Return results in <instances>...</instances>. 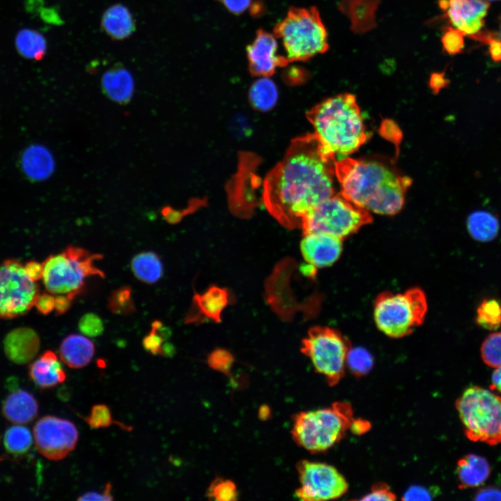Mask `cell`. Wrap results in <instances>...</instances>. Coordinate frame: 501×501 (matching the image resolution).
Segmentation results:
<instances>
[{
  "label": "cell",
  "instance_id": "6da1fadb",
  "mask_svg": "<svg viewBox=\"0 0 501 501\" xmlns=\"http://www.w3.org/2000/svg\"><path fill=\"white\" fill-rule=\"evenodd\" d=\"M335 155L317 134H308L292 140L267 175L263 201L283 226L300 228L310 209L335 193Z\"/></svg>",
  "mask_w": 501,
  "mask_h": 501
},
{
  "label": "cell",
  "instance_id": "7a4b0ae2",
  "mask_svg": "<svg viewBox=\"0 0 501 501\" xmlns=\"http://www.w3.org/2000/svg\"><path fill=\"white\" fill-rule=\"evenodd\" d=\"M335 177L347 199L368 212L385 215L402 208L412 181L383 161L349 157L336 161Z\"/></svg>",
  "mask_w": 501,
  "mask_h": 501
},
{
  "label": "cell",
  "instance_id": "3957f363",
  "mask_svg": "<svg viewBox=\"0 0 501 501\" xmlns=\"http://www.w3.org/2000/svg\"><path fill=\"white\" fill-rule=\"evenodd\" d=\"M315 134L335 154L348 155L367 140L360 109L349 93L328 98L307 113Z\"/></svg>",
  "mask_w": 501,
  "mask_h": 501
},
{
  "label": "cell",
  "instance_id": "277c9868",
  "mask_svg": "<svg viewBox=\"0 0 501 501\" xmlns=\"http://www.w3.org/2000/svg\"><path fill=\"white\" fill-rule=\"evenodd\" d=\"M352 419L351 405L337 401L328 408L296 413L292 436L298 445L311 453L322 452L343 438Z\"/></svg>",
  "mask_w": 501,
  "mask_h": 501
},
{
  "label": "cell",
  "instance_id": "5b68a950",
  "mask_svg": "<svg viewBox=\"0 0 501 501\" xmlns=\"http://www.w3.org/2000/svg\"><path fill=\"white\" fill-rule=\"evenodd\" d=\"M273 31L289 62L307 61L328 49L327 31L315 7L291 8Z\"/></svg>",
  "mask_w": 501,
  "mask_h": 501
},
{
  "label": "cell",
  "instance_id": "8992f818",
  "mask_svg": "<svg viewBox=\"0 0 501 501\" xmlns=\"http://www.w3.org/2000/svg\"><path fill=\"white\" fill-rule=\"evenodd\" d=\"M102 255L75 246L62 253L49 255L42 263L43 283L53 294H66L72 299L84 289L86 280L94 276L104 278L95 264Z\"/></svg>",
  "mask_w": 501,
  "mask_h": 501
},
{
  "label": "cell",
  "instance_id": "52a82bcc",
  "mask_svg": "<svg viewBox=\"0 0 501 501\" xmlns=\"http://www.w3.org/2000/svg\"><path fill=\"white\" fill-rule=\"evenodd\" d=\"M427 311L424 292L418 287L402 293L383 292L374 302V320L378 329L392 338L410 335L421 325Z\"/></svg>",
  "mask_w": 501,
  "mask_h": 501
},
{
  "label": "cell",
  "instance_id": "ba28073f",
  "mask_svg": "<svg viewBox=\"0 0 501 501\" xmlns=\"http://www.w3.org/2000/svg\"><path fill=\"white\" fill-rule=\"evenodd\" d=\"M372 221V216L367 209L340 192L310 209L303 216L300 228L304 234L322 233L343 240Z\"/></svg>",
  "mask_w": 501,
  "mask_h": 501
},
{
  "label": "cell",
  "instance_id": "9c48e42d",
  "mask_svg": "<svg viewBox=\"0 0 501 501\" xmlns=\"http://www.w3.org/2000/svg\"><path fill=\"white\" fill-rule=\"evenodd\" d=\"M466 436L494 445L501 443V398L479 386L466 389L456 401Z\"/></svg>",
  "mask_w": 501,
  "mask_h": 501
},
{
  "label": "cell",
  "instance_id": "30bf717a",
  "mask_svg": "<svg viewBox=\"0 0 501 501\" xmlns=\"http://www.w3.org/2000/svg\"><path fill=\"white\" fill-rule=\"evenodd\" d=\"M350 349L349 340L338 331L319 326L308 331L301 348L315 371L324 376L330 386L337 385L344 376Z\"/></svg>",
  "mask_w": 501,
  "mask_h": 501
},
{
  "label": "cell",
  "instance_id": "8fae6325",
  "mask_svg": "<svg viewBox=\"0 0 501 501\" xmlns=\"http://www.w3.org/2000/svg\"><path fill=\"white\" fill-rule=\"evenodd\" d=\"M40 294L24 266L10 259L0 264V318L11 319L26 313Z\"/></svg>",
  "mask_w": 501,
  "mask_h": 501
},
{
  "label": "cell",
  "instance_id": "7c38bea8",
  "mask_svg": "<svg viewBox=\"0 0 501 501\" xmlns=\"http://www.w3.org/2000/svg\"><path fill=\"white\" fill-rule=\"evenodd\" d=\"M300 486L295 496L304 501H321L340 498L348 491L344 476L326 463L301 460L296 464Z\"/></svg>",
  "mask_w": 501,
  "mask_h": 501
},
{
  "label": "cell",
  "instance_id": "4fadbf2b",
  "mask_svg": "<svg viewBox=\"0 0 501 501\" xmlns=\"http://www.w3.org/2000/svg\"><path fill=\"white\" fill-rule=\"evenodd\" d=\"M33 436L41 455L49 460L59 461L74 450L79 440V431L71 421L47 415L35 423Z\"/></svg>",
  "mask_w": 501,
  "mask_h": 501
},
{
  "label": "cell",
  "instance_id": "5bb4252c",
  "mask_svg": "<svg viewBox=\"0 0 501 501\" xmlns=\"http://www.w3.org/2000/svg\"><path fill=\"white\" fill-rule=\"evenodd\" d=\"M248 67L252 74L260 77L272 75L277 67L289 63L287 58L278 52L275 35L258 30L253 42L246 48Z\"/></svg>",
  "mask_w": 501,
  "mask_h": 501
},
{
  "label": "cell",
  "instance_id": "9a60e30c",
  "mask_svg": "<svg viewBox=\"0 0 501 501\" xmlns=\"http://www.w3.org/2000/svg\"><path fill=\"white\" fill-rule=\"evenodd\" d=\"M489 6L484 0L440 1V7L446 11L453 26L469 36L479 33L483 27Z\"/></svg>",
  "mask_w": 501,
  "mask_h": 501
},
{
  "label": "cell",
  "instance_id": "2e32d148",
  "mask_svg": "<svg viewBox=\"0 0 501 501\" xmlns=\"http://www.w3.org/2000/svg\"><path fill=\"white\" fill-rule=\"evenodd\" d=\"M301 251L305 260L315 268L332 265L342 251V240L322 233L304 234Z\"/></svg>",
  "mask_w": 501,
  "mask_h": 501
},
{
  "label": "cell",
  "instance_id": "e0dca14e",
  "mask_svg": "<svg viewBox=\"0 0 501 501\" xmlns=\"http://www.w3.org/2000/svg\"><path fill=\"white\" fill-rule=\"evenodd\" d=\"M40 340L32 328L20 327L10 331L3 340L6 357L13 363L24 365L31 362L40 349Z\"/></svg>",
  "mask_w": 501,
  "mask_h": 501
},
{
  "label": "cell",
  "instance_id": "ac0fdd59",
  "mask_svg": "<svg viewBox=\"0 0 501 501\" xmlns=\"http://www.w3.org/2000/svg\"><path fill=\"white\" fill-rule=\"evenodd\" d=\"M228 303V293L226 289L211 287L203 294H196L193 296V308L186 321L191 323L198 317L210 319L216 322L221 321V315Z\"/></svg>",
  "mask_w": 501,
  "mask_h": 501
},
{
  "label": "cell",
  "instance_id": "d6986e66",
  "mask_svg": "<svg viewBox=\"0 0 501 501\" xmlns=\"http://www.w3.org/2000/svg\"><path fill=\"white\" fill-rule=\"evenodd\" d=\"M20 165L24 174L33 181L49 178L55 169V160L48 148L42 145L27 147L21 156Z\"/></svg>",
  "mask_w": 501,
  "mask_h": 501
},
{
  "label": "cell",
  "instance_id": "ffe728a7",
  "mask_svg": "<svg viewBox=\"0 0 501 501\" xmlns=\"http://www.w3.org/2000/svg\"><path fill=\"white\" fill-rule=\"evenodd\" d=\"M101 86L110 100L120 104H127L132 98L134 90L132 74L120 64H116L104 73Z\"/></svg>",
  "mask_w": 501,
  "mask_h": 501
},
{
  "label": "cell",
  "instance_id": "44dd1931",
  "mask_svg": "<svg viewBox=\"0 0 501 501\" xmlns=\"http://www.w3.org/2000/svg\"><path fill=\"white\" fill-rule=\"evenodd\" d=\"M29 376L40 388H49L63 383L66 374L54 352L47 350L29 367Z\"/></svg>",
  "mask_w": 501,
  "mask_h": 501
},
{
  "label": "cell",
  "instance_id": "7402d4cb",
  "mask_svg": "<svg viewBox=\"0 0 501 501\" xmlns=\"http://www.w3.org/2000/svg\"><path fill=\"white\" fill-rule=\"evenodd\" d=\"M38 413V404L34 397L23 390L11 392L4 400L2 413L10 422L24 424L33 420Z\"/></svg>",
  "mask_w": 501,
  "mask_h": 501
},
{
  "label": "cell",
  "instance_id": "603a6c76",
  "mask_svg": "<svg viewBox=\"0 0 501 501\" xmlns=\"http://www.w3.org/2000/svg\"><path fill=\"white\" fill-rule=\"evenodd\" d=\"M95 354V345L86 336L70 334L63 339L59 347L62 361L72 369L86 366Z\"/></svg>",
  "mask_w": 501,
  "mask_h": 501
},
{
  "label": "cell",
  "instance_id": "cb8c5ba5",
  "mask_svg": "<svg viewBox=\"0 0 501 501\" xmlns=\"http://www.w3.org/2000/svg\"><path fill=\"white\" fill-rule=\"evenodd\" d=\"M101 26L113 40L128 38L136 29L134 17L122 4L117 3L108 8L101 19Z\"/></svg>",
  "mask_w": 501,
  "mask_h": 501
},
{
  "label": "cell",
  "instance_id": "d4e9b609",
  "mask_svg": "<svg viewBox=\"0 0 501 501\" xmlns=\"http://www.w3.org/2000/svg\"><path fill=\"white\" fill-rule=\"evenodd\" d=\"M379 0H341L340 8L351 22V29L363 33L375 25V13Z\"/></svg>",
  "mask_w": 501,
  "mask_h": 501
},
{
  "label": "cell",
  "instance_id": "484cf974",
  "mask_svg": "<svg viewBox=\"0 0 501 501\" xmlns=\"http://www.w3.org/2000/svg\"><path fill=\"white\" fill-rule=\"evenodd\" d=\"M491 468L487 460L475 454H468L457 463L456 474L461 488L482 485L490 475Z\"/></svg>",
  "mask_w": 501,
  "mask_h": 501
},
{
  "label": "cell",
  "instance_id": "4316f807",
  "mask_svg": "<svg viewBox=\"0 0 501 501\" xmlns=\"http://www.w3.org/2000/svg\"><path fill=\"white\" fill-rule=\"evenodd\" d=\"M467 229L472 238L480 242L495 239L500 230L498 218L488 211L478 210L470 213L467 218Z\"/></svg>",
  "mask_w": 501,
  "mask_h": 501
},
{
  "label": "cell",
  "instance_id": "83f0119b",
  "mask_svg": "<svg viewBox=\"0 0 501 501\" xmlns=\"http://www.w3.org/2000/svg\"><path fill=\"white\" fill-rule=\"evenodd\" d=\"M131 268L134 276L146 284L159 281L164 272L161 259L152 251H143L136 255L132 260Z\"/></svg>",
  "mask_w": 501,
  "mask_h": 501
},
{
  "label": "cell",
  "instance_id": "f1b7e54d",
  "mask_svg": "<svg viewBox=\"0 0 501 501\" xmlns=\"http://www.w3.org/2000/svg\"><path fill=\"white\" fill-rule=\"evenodd\" d=\"M16 47L20 54L27 58L40 60L45 54L47 43L45 37L39 32L24 29L16 37Z\"/></svg>",
  "mask_w": 501,
  "mask_h": 501
},
{
  "label": "cell",
  "instance_id": "f546056e",
  "mask_svg": "<svg viewBox=\"0 0 501 501\" xmlns=\"http://www.w3.org/2000/svg\"><path fill=\"white\" fill-rule=\"evenodd\" d=\"M249 97L252 105L258 110L267 111L275 105L278 99V89L268 77H262L250 88Z\"/></svg>",
  "mask_w": 501,
  "mask_h": 501
},
{
  "label": "cell",
  "instance_id": "4dcf8cb0",
  "mask_svg": "<svg viewBox=\"0 0 501 501\" xmlns=\"http://www.w3.org/2000/svg\"><path fill=\"white\" fill-rule=\"evenodd\" d=\"M475 321L482 328L498 329L501 326V302L493 298L483 299L477 308Z\"/></svg>",
  "mask_w": 501,
  "mask_h": 501
},
{
  "label": "cell",
  "instance_id": "1f68e13d",
  "mask_svg": "<svg viewBox=\"0 0 501 501\" xmlns=\"http://www.w3.org/2000/svg\"><path fill=\"white\" fill-rule=\"evenodd\" d=\"M6 451L13 455H20L29 450L33 444L30 431L25 427L15 425L5 433L3 438Z\"/></svg>",
  "mask_w": 501,
  "mask_h": 501
},
{
  "label": "cell",
  "instance_id": "d6a6232c",
  "mask_svg": "<svg viewBox=\"0 0 501 501\" xmlns=\"http://www.w3.org/2000/svg\"><path fill=\"white\" fill-rule=\"evenodd\" d=\"M107 307L111 312L119 315H128L135 311L132 290L123 286L113 290L108 300Z\"/></svg>",
  "mask_w": 501,
  "mask_h": 501
},
{
  "label": "cell",
  "instance_id": "836d02e7",
  "mask_svg": "<svg viewBox=\"0 0 501 501\" xmlns=\"http://www.w3.org/2000/svg\"><path fill=\"white\" fill-rule=\"evenodd\" d=\"M481 356L488 366L498 367L501 366V332H494L488 335L483 341Z\"/></svg>",
  "mask_w": 501,
  "mask_h": 501
},
{
  "label": "cell",
  "instance_id": "e575fe53",
  "mask_svg": "<svg viewBox=\"0 0 501 501\" xmlns=\"http://www.w3.org/2000/svg\"><path fill=\"white\" fill-rule=\"evenodd\" d=\"M238 495L237 486L232 480L220 477L211 482L206 493L209 500L217 501L236 500Z\"/></svg>",
  "mask_w": 501,
  "mask_h": 501
},
{
  "label": "cell",
  "instance_id": "d590c367",
  "mask_svg": "<svg viewBox=\"0 0 501 501\" xmlns=\"http://www.w3.org/2000/svg\"><path fill=\"white\" fill-rule=\"evenodd\" d=\"M347 365L356 376H363L367 374L372 368L373 358L372 355L363 348H351L347 357Z\"/></svg>",
  "mask_w": 501,
  "mask_h": 501
},
{
  "label": "cell",
  "instance_id": "8d00e7d4",
  "mask_svg": "<svg viewBox=\"0 0 501 501\" xmlns=\"http://www.w3.org/2000/svg\"><path fill=\"white\" fill-rule=\"evenodd\" d=\"M84 420L93 429L106 428L116 424L123 429L129 430V427L113 420L109 408L105 404H100L93 406L90 413Z\"/></svg>",
  "mask_w": 501,
  "mask_h": 501
},
{
  "label": "cell",
  "instance_id": "74e56055",
  "mask_svg": "<svg viewBox=\"0 0 501 501\" xmlns=\"http://www.w3.org/2000/svg\"><path fill=\"white\" fill-rule=\"evenodd\" d=\"M233 363V356L222 349L213 351L207 358V363L212 369L224 374L230 372Z\"/></svg>",
  "mask_w": 501,
  "mask_h": 501
},
{
  "label": "cell",
  "instance_id": "f35d334b",
  "mask_svg": "<svg viewBox=\"0 0 501 501\" xmlns=\"http://www.w3.org/2000/svg\"><path fill=\"white\" fill-rule=\"evenodd\" d=\"M79 329L86 336L97 337L104 331V325L101 318L93 312L85 314L79 321Z\"/></svg>",
  "mask_w": 501,
  "mask_h": 501
},
{
  "label": "cell",
  "instance_id": "ab89813d",
  "mask_svg": "<svg viewBox=\"0 0 501 501\" xmlns=\"http://www.w3.org/2000/svg\"><path fill=\"white\" fill-rule=\"evenodd\" d=\"M465 35H466L459 29L449 28L442 38L444 49L452 55L460 53L464 45Z\"/></svg>",
  "mask_w": 501,
  "mask_h": 501
},
{
  "label": "cell",
  "instance_id": "60d3db41",
  "mask_svg": "<svg viewBox=\"0 0 501 501\" xmlns=\"http://www.w3.org/2000/svg\"><path fill=\"white\" fill-rule=\"evenodd\" d=\"M164 340L156 328L152 326L151 331L143 340V346L145 351L152 355H162Z\"/></svg>",
  "mask_w": 501,
  "mask_h": 501
},
{
  "label": "cell",
  "instance_id": "b9f144b4",
  "mask_svg": "<svg viewBox=\"0 0 501 501\" xmlns=\"http://www.w3.org/2000/svg\"><path fill=\"white\" fill-rule=\"evenodd\" d=\"M396 495L390 491V487L383 483L372 486L369 493L361 498L362 500H395Z\"/></svg>",
  "mask_w": 501,
  "mask_h": 501
},
{
  "label": "cell",
  "instance_id": "7bdbcfd3",
  "mask_svg": "<svg viewBox=\"0 0 501 501\" xmlns=\"http://www.w3.org/2000/svg\"><path fill=\"white\" fill-rule=\"evenodd\" d=\"M472 38L478 40L489 46V53L491 58L496 62L501 61V40L495 38L489 33H477L470 36Z\"/></svg>",
  "mask_w": 501,
  "mask_h": 501
},
{
  "label": "cell",
  "instance_id": "ee69618b",
  "mask_svg": "<svg viewBox=\"0 0 501 501\" xmlns=\"http://www.w3.org/2000/svg\"><path fill=\"white\" fill-rule=\"evenodd\" d=\"M34 305L40 313L47 315L52 312L55 307V296L51 293H40Z\"/></svg>",
  "mask_w": 501,
  "mask_h": 501
},
{
  "label": "cell",
  "instance_id": "f6af8a7d",
  "mask_svg": "<svg viewBox=\"0 0 501 501\" xmlns=\"http://www.w3.org/2000/svg\"><path fill=\"white\" fill-rule=\"evenodd\" d=\"M112 484L107 483L101 493L87 492L77 498L79 501H110L113 500Z\"/></svg>",
  "mask_w": 501,
  "mask_h": 501
},
{
  "label": "cell",
  "instance_id": "bcb514c9",
  "mask_svg": "<svg viewBox=\"0 0 501 501\" xmlns=\"http://www.w3.org/2000/svg\"><path fill=\"white\" fill-rule=\"evenodd\" d=\"M230 13L241 15L250 8L252 0H217Z\"/></svg>",
  "mask_w": 501,
  "mask_h": 501
},
{
  "label": "cell",
  "instance_id": "7dc6e473",
  "mask_svg": "<svg viewBox=\"0 0 501 501\" xmlns=\"http://www.w3.org/2000/svg\"><path fill=\"white\" fill-rule=\"evenodd\" d=\"M475 500H501V488L487 486L479 490L474 497Z\"/></svg>",
  "mask_w": 501,
  "mask_h": 501
},
{
  "label": "cell",
  "instance_id": "c3c4849f",
  "mask_svg": "<svg viewBox=\"0 0 501 501\" xmlns=\"http://www.w3.org/2000/svg\"><path fill=\"white\" fill-rule=\"evenodd\" d=\"M433 494L430 490L421 486H413L404 494V500H430Z\"/></svg>",
  "mask_w": 501,
  "mask_h": 501
},
{
  "label": "cell",
  "instance_id": "681fc988",
  "mask_svg": "<svg viewBox=\"0 0 501 501\" xmlns=\"http://www.w3.org/2000/svg\"><path fill=\"white\" fill-rule=\"evenodd\" d=\"M25 271L28 276L33 281L36 282L42 278L43 265L35 261H31L24 265Z\"/></svg>",
  "mask_w": 501,
  "mask_h": 501
},
{
  "label": "cell",
  "instance_id": "f907efd6",
  "mask_svg": "<svg viewBox=\"0 0 501 501\" xmlns=\"http://www.w3.org/2000/svg\"><path fill=\"white\" fill-rule=\"evenodd\" d=\"M72 299L66 294H57L55 296V310L57 315H61L65 313L71 307Z\"/></svg>",
  "mask_w": 501,
  "mask_h": 501
},
{
  "label": "cell",
  "instance_id": "816d5d0a",
  "mask_svg": "<svg viewBox=\"0 0 501 501\" xmlns=\"http://www.w3.org/2000/svg\"><path fill=\"white\" fill-rule=\"evenodd\" d=\"M284 77L289 81L297 82L304 80L307 77V72L302 67L292 66L287 69Z\"/></svg>",
  "mask_w": 501,
  "mask_h": 501
},
{
  "label": "cell",
  "instance_id": "f5cc1de1",
  "mask_svg": "<svg viewBox=\"0 0 501 501\" xmlns=\"http://www.w3.org/2000/svg\"><path fill=\"white\" fill-rule=\"evenodd\" d=\"M371 428V424L367 420L363 419H352L349 429L356 435L363 434Z\"/></svg>",
  "mask_w": 501,
  "mask_h": 501
},
{
  "label": "cell",
  "instance_id": "db71d44e",
  "mask_svg": "<svg viewBox=\"0 0 501 501\" xmlns=\"http://www.w3.org/2000/svg\"><path fill=\"white\" fill-rule=\"evenodd\" d=\"M447 83L443 73H436L432 75L431 84L433 88L439 90L445 87Z\"/></svg>",
  "mask_w": 501,
  "mask_h": 501
},
{
  "label": "cell",
  "instance_id": "11a10c76",
  "mask_svg": "<svg viewBox=\"0 0 501 501\" xmlns=\"http://www.w3.org/2000/svg\"><path fill=\"white\" fill-rule=\"evenodd\" d=\"M492 386L501 392V366L496 367L491 377Z\"/></svg>",
  "mask_w": 501,
  "mask_h": 501
},
{
  "label": "cell",
  "instance_id": "9f6ffc18",
  "mask_svg": "<svg viewBox=\"0 0 501 501\" xmlns=\"http://www.w3.org/2000/svg\"><path fill=\"white\" fill-rule=\"evenodd\" d=\"M250 11L254 16L261 15L263 11V6L262 5V3L259 1L253 2L250 6Z\"/></svg>",
  "mask_w": 501,
  "mask_h": 501
},
{
  "label": "cell",
  "instance_id": "6f0895ef",
  "mask_svg": "<svg viewBox=\"0 0 501 501\" xmlns=\"http://www.w3.org/2000/svg\"><path fill=\"white\" fill-rule=\"evenodd\" d=\"M260 417L262 418H267L268 414H269V411H268V407L262 406L260 410Z\"/></svg>",
  "mask_w": 501,
  "mask_h": 501
},
{
  "label": "cell",
  "instance_id": "680465c9",
  "mask_svg": "<svg viewBox=\"0 0 501 501\" xmlns=\"http://www.w3.org/2000/svg\"><path fill=\"white\" fill-rule=\"evenodd\" d=\"M3 460V459L0 458V462L2 461Z\"/></svg>",
  "mask_w": 501,
  "mask_h": 501
},
{
  "label": "cell",
  "instance_id": "91938a15",
  "mask_svg": "<svg viewBox=\"0 0 501 501\" xmlns=\"http://www.w3.org/2000/svg\"><path fill=\"white\" fill-rule=\"evenodd\" d=\"M500 29H501V28H500ZM500 38H501V30H500ZM500 40H501V39H500Z\"/></svg>",
  "mask_w": 501,
  "mask_h": 501
},
{
  "label": "cell",
  "instance_id": "94428289",
  "mask_svg": "<svg viewBox=\"0 0 501 501\" xmlns=\"http://www.w3.org/2000/svg\"><path fill=\"white\" fill-rule=\"evenodd\" d=\"M488 1H497V0H488Z\"/></svg>",
  "mask_w": 501,
  "mask_h": 501
}]
</instances>
